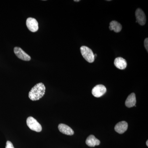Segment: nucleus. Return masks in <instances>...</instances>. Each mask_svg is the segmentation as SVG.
Wrapping results in <instances>:
<instances>
[{
  "mask_svg": "<svg viewBox=\"0 0 148 148\" xmlns=\"http://www.w3.org/2000/svg\"><path fill=\"white\" fill-rule=\"evenodd\" d=\"M27 123L29 128L32 130L40 132L42 130L41 125L33 117L29 116L27 119Z\"/></svg>",
  "mask_w": 148,
  "mask_h": 148,
  "instance_id": "7ed1b4c3",
  "label": "nucleus"
},
{
  "mask_svg": "<svg viewBox=\"0 0 148 148\" xmlns=\"http://www.w3.org/2000/svg\"><path fill=\"white\" fill-rule=\"evenodd\" d=\"M135 16L136 18V22L142 26L145 25L146 22L145 14L141 9L138 8L135 12Z\"/></svg>",
  "mask_w": 148,
  "mask_h": 148,
  "instance_id": "0eeeda50",
  "label": "nucleus"
},
{
  "mask_svg": "<svg viewBox=\"0 0 148 148\" xmlns=\"http://www.w3.org/2000/svg\"><path fill=\"white\" fill-rule=\"evenodd\" d=\"M107 89L105 86L102 84L97 85L92 88V95L96 98H100L106 93Z\"/></svg>",
  "mask_w": 148,
  "mask_h": 148,
  "instance_id": "20e7f679",
  "label": "nucleus"
},
{
  "mask_svg": "<svg viewBox=\"0 0 148 148\" xmlns=\"http://www.w3.org/2000/svg\"><path fill=\"white\" fill-rule=\"evenodd\" d=\"M58 128L61 133L65 135H74L73 130L71 127L66 124H63V123L59 124L58 126Z\"/></svg>",
  "mask_w": 148,
  "mask_h": 148,
  "instance_id": "9d476101",
  "label": "nucleus"
},
{
  "mask_svg": "<svg viewBox=\"0 0 148 148\" xmlns=\"http://www.w3.org/2000/svg\"><path fill=\"white\" fill-rule=\"evenodd\" d=\"M128 127V124L125 121L120 122L117 123L114 127L115 130L119 134L124 133L127 130Z\"/></svg>",
  "mask_w": 148,
  "mask_h": 148,
  "instance_id": "6e6552de",
  "label": "nucleus"
},
{
  "mask_svg": "<svg viewBox=\"0 0 148 148\" xmlns=\"http://www.w3.org/2000/svg\"><path fill=\"white\" fill-rule=\"evenodd\" d=\"M75 1V2H79L80 0H78V1H76V0H75V1Z\"/></svg>",
  "mask_w": 148,
  "mask_h": 148,
  "instance_id": "dca6fc26",
  "label": "nucleus"
},
{
  "mask_svg": "<svg viewBox=\"0 0 148 148\" xmlns=\"http://www.w3.org/2000/svg\"><path fill=\"white\" fill-rule=\"evenodd\" d=\"M80 51L83 57L87 62L90 63L94 62L95 60L94 54L90 48L87 47L83 46L80 47Z\"/></svg>",
  "mask_w": 148,
  "mask_h": 148,
  "instance_id": "f03ea898",
  "label": "nucleus"
},
{
  "mask_svg": "<svg viewBox=\"0 0 148 148\" xmlns=\"http://www.w3.org/2000/svg\"><path fill=\"white\" fill-rule=\"evenodd\" d=\"M144 44H145V47L146 50L148 52V38H146L144 41Z\"/></svg>",
  "mask_w": 148,
  "mask_h": 148,
  "instance_id": "2eb2a0df",
  "label": "nucleus"
},
{
  "mask_svg": "<svg viewBox=\"0 0 148 148\" xmlns=\"http://www.w3.org/2000/svg\"><path fill=\"white\" fill-rule=\"evenodd\" d=\"M122 28V27L121 24L118 21H112L110 23L109 29L111 31H114L116 33H119L121 31Z\"/></svg>",
  "mask_w": 148,
  "mask_h": 148,
  "instance_id": "ddd939ff",
  "label": "nucleus"
},
{
  "mask_svg": "<svg viewBox=\"0 0 148 148\" xmlns=\"http://www.w3.org/2000/svg\"><path fill=\"white\" fill-rule=\"evenodd\" d=\"M114 64L117 69L120 70H123L127 66V61L122 57H119L116 58L114 61Z\"/></svg>",
  "mask_w": 148,
  "mask_h": 148,
  "instance_id": "1a4fd4ad",
  "label": "nucleus"
},
{
  "mask_svg": "<svg viewBox=\"0 0 148 148\" xmlns=\"http://www.w3.org/2000/svg\"><path fill=\"white\" fill-rule=\"evenodd\" d=\"M46 88L42 83L37 84L29 92V98L32 101H38L44 95Z\"/></svg>",
  "mask_w": 148,
  "mask_h": 148,
  "instance_id": "f257e3e1",
  "label": "nucleus"
},
{
  "mask_svg": "<svg viewBox=\"0 0 148 148\" xmlns=\"http://www.w3.org/2000/svg\"><path fill=\"white\" fill-rule=\"evenodd\" d=\"M148 141L147 140V143H146V145H147V146H148Z\"/></svg>",
  "mask_w": 148,
  "mask_h": 148,
  "instance_id": "f3484780",
  "label": "nucleus"
},
{
  "mask_svg": "<svg viewBox=\"0 0 148 148\" xmlns=\"http://www.w3.org/2000/svg\"><path fill=\"white\" fill-rule=\"evenodd\" d=\"M14 51L16 56L19 59L24 61H29L31 60L30 56L26 53L21 48L15 47L14 49Z\"/></svg>",
  "mask_w": 148,
  "mask_h": 148,
  "instance_id": "423d86ee",
  "label": "nucleus"
},
{
  "mask_svg": "<svg viewBox=\"0 0 148 148\" xmlns=\"http://www.w3.org/2000/svg\"><path fill=\"white\" fill-rule=\"evenodd\" d=\"M5 148H14L12 143L9 141H8L6 143V146Z\"/></svg>",
  "mask_w": 148,
  "mask_h": 148,
  "instance_id": "4468645a",
  "label": "nucleus"
},
{
  "mask_svg": "<svg viewBox=\"0 0 148 148\" xmlns=\"http://www.w3.org/2000/svg\"><path fill=\"white\" fill-rule=\"evenodd\" d=\"M26 25L29 31L32 32H36L38 30V23L36 19L32 17L27 18Z\"/></svg>",
  "mask_w": 148,
  "mask_h": 148,
  "instance_id": "39448f33",
  "label": "nucleus"
},
{
  "mask_svg": "<svg viewBox=\"0 0 148 148\" xmlns=\"http://www.w3.org/2000/svg\"><path fill=\"white\" fill-rule=\"evenodd\" d=\"M86 143L89 147H95V146L100 145L101 142L100 140L95 138L94 135H90L86 139Z\"/></svg>",
  "mask_w": 148,
  "mask_h": 148,
  "instance_id": "9b49d317",
  "label": "nucleus"
},
{
  "mask_svg": "<svg viewBox=\"0 0 148 148\" xmlns=\"http://www.w3.org/2000/svg\"><path fill=\"white\" fill-rule=\"evenodd\" d=\"M136 103V96L135 93H132L127 97L125 104L128 108H132L135 106Z\"/></svg>",
  "mask_w": 148,
  "mask_h": 148,
  "instance_id": "f8f14e48",
  "label": "nucleus"
}]
</instances>
